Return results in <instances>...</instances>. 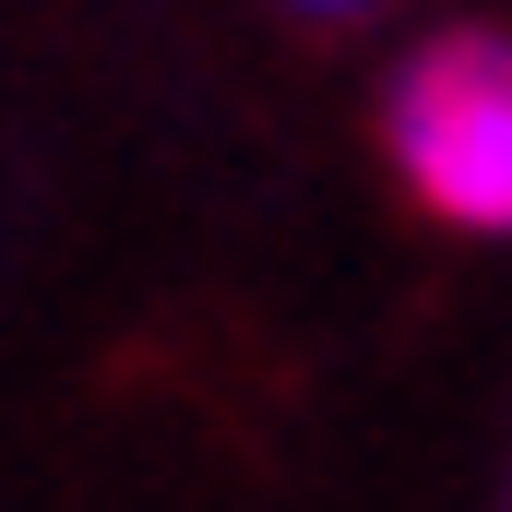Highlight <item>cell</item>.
I'll return each mask as SVG.
<instances>
[{
    "label": "cell",
    "mask_w": 512,
    "mask_h": 512,
    "mask_svg": "<svg viewBox=\"0 0 512 512\" xmlns=\"http://www.w3.org/2000/svg\"><path fill=\"white\" fill-rule=\"evenodd\" d=\"M393 167L441 227H512V36H429L405 60Z\"/></svg>",
    "instance_id": "obj_1"
},
{
    "label": "cell",
    "mask_w": 512,
    "mask_h": 512,
    "mask_svg": "<svg viewBox=\"0 0 512 512\" xmlns=\"http://www.w3.org/2000/svg\"><path fill=\"white\" fill-rule=\"evenodd\" d=\"M322 12H334V0H322Z\"/></svg>",
    "instance_id": "obj_2"
}]
</instances>
